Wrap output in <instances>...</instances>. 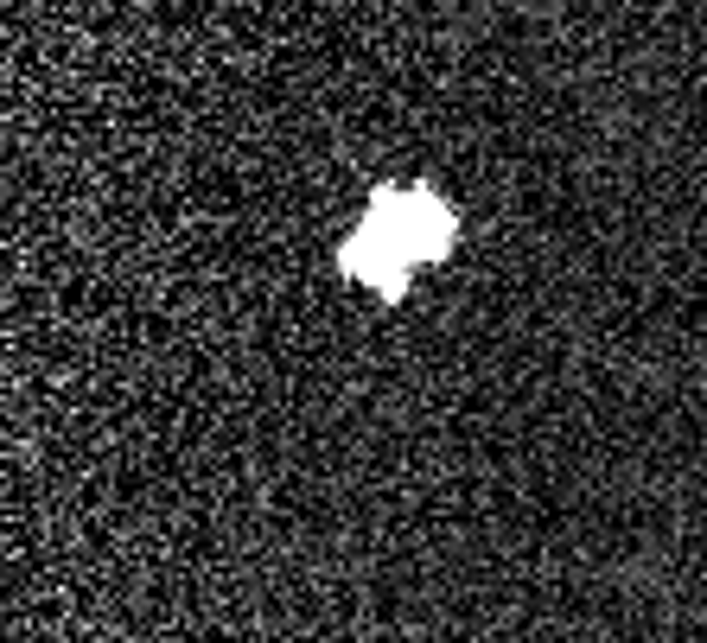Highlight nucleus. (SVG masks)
Returning a JSON list of instances; mask_svg holds the SVG:
<instances>
[{
	"mask_svg": "<svg viewBox=\"0 0 707 643\" xmlns=\"http://www.w3.org/2000/svg\"><path fill=\"white\" fill-rule=\"evenodd\" d=\"M459 249V211L434 185H376L357 230L338 242L344 281L370 287L376 300H408L421 268Z\"/></svg>",
	"mask_w": 707,
	"mask_h": 643,
	"instance_id": "nucleus-1",
	"label": "nucleus"
}]
</instances>
